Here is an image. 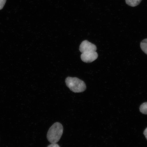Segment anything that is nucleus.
<instances>
[{
	"instance_id": "nucleus-1",
	"label": "nucleus",
	"mask_w": 147,
	"mask_h": 147,
	"mask_svg": "<svg viewBox=\"0 0 147 147\" xmlns=\"http://www.w3.org/2000/svg\"><path fill=\"white\" fill-rule=\"evenodd\" d=\"M63 127L59 122H56L49 128L47 132V138L51 143H57L63 133Z\"/></svg>"
},
{
	"instance_id": "nucleus-2",
	"label": "nucleus",
	"mask_w": 147,
	"mask_h": 147,
	"mask_svg": "<svg viewBox=\"0 0 147 147\" xmlns=\"http://www.w3.org/2000/svg\"><path fill=\"white\" fill-rule=\"evenodd\" d=\"M65 82L66 85L74 92H82L86 89L85 83L78 78L67 77Z\"/></svg>"
},
{
	"instance_id": "nucleus-3",
	"label": "nucleus",
	"mask_w": 147,
	"mask_h": 147,
	"mask_svg": "<svg viewBox=\"0 0 147 147\" xmlns=\"http://www.w3.org/2000/svg\"><path fill=\"white\" fill-rule=\"evenodd\" d=\"M98 55L96 51L82 53L81 55V59L83 61L86 63H91L98 58Z\"/></svg>"
},
{
	"instance_id": "nucleus-4",
	"label": "nucleus",
	"mask_w": 147,
	"mask_h": 147,
	"mask_svg": "<svg viewBox=\"0 0 147 147\" xmlns=\"http://www.w3.org/2000/svg\"><path fill=\"white\" fill-rule=\"evenodd\" d=\"M96 45L87 40H84L82 42L79 48V50L82 53L89 51H96Z\"/></svg>"
},
{
	"instance_id": "nucleus-5",
	"label": "nucleus",
	"mask_w": 147,
	"mask_h": 147,
	"mask_svg": "<svg viewBox=\"0 0 147 147\" xmlns=\"http://www.w3.org/2000/svg\"><path fill=\"white\" fill-rule=\"evenodd\" d=\"M142 0H125L127 4L132 7H135L138 5Z\"/></svg>"
},
{
	"instance_id": "nucleus-6",
	"label": "nucleus",
	"mask_w": 147,
	"mask_h": 147,
	"mask_svg": "<svg viewBox=\"0 0 147 147\" xmlns=\"http://www.w3.org/2000/svg\"><path fill=\"white\" fill-rule=\"evenodd\" d=\"M140 47L143 52L147 55V38L141 42Z\"/></svg>"
},
{
	"instance_id": "nucleus-7",
	"label": "nucleus",
	"mask_w": 147,
	"mask_h": 147,
	"mask_svg": "<svg viewBox=\"0 0 147 147\" xmlns=\"http://www.w3.org/2000/svg\"><path fill=\"white\" fill-rule=\"evenodd\" d=\"M140 111L143 114L147 115V102L143 103L140 107Z\"/></svg>"
},
{
	"instance_id": "nucleus-8",
	"label": "nucleus",
	"mask_w": 147,
	"mask_h": 147,
	"mask_svg": "<svg viewBox=\"0 0 147 147\" xmlns=\"http://www.w3.org/2000/svg\"><path fill=\"white\" fill-rule=\"evenodd\" d=\"M6 0H0V10L3 8L6 3Z\"/></svg>"
},
{
	"instance_id": "nucleus-9",
	"label": "nucleus",
	"mask_w": 147,
	"mask_h": 147,
	"mask_svg": "<svg viewBox=\"0 0 147 147\" xmlns=\"http://www.w3.org/2000/svg\"><path fill=\"white\" fill-rule=\"evenodd\" d=\"M47 147H60L58 144L55 143H51V144L49 145Z\"/></svg>"
},
{
	"instance_id": "nucleus-10",
	"label": "nucleus",
	"mask_w": 147,
	"mask_h": 147,
	"mask_svg": "<svg viewBox=\"0 0 147 147\" xmlns=\"http://www.w3.org/2000/svg\"><path fill=\"white\" fill-rule=\"evenodd\" d=\"M143 134H144V135L147 140V127L144 130V133H143Z\"/></svg>"
}]
</instances>
